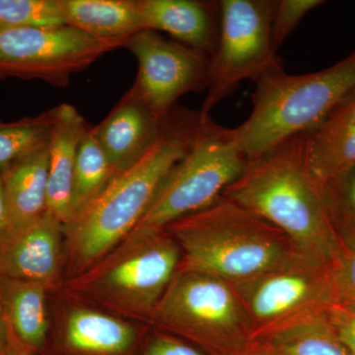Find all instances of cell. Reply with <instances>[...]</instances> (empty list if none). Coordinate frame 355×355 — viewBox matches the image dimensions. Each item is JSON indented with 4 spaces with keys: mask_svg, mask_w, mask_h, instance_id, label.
Wrapping results in <instances>:
<instances>
[{
    "mask_svg": "<svg viewBox=\"0 0 355 355\" xmlns=\"http://www.w3.org/2000/svg\"><path fill=\"white\" fill-rule=\"evenodd\" d=\"M2 28H4V27H2V26L0 25V29H2Z\"/></svg>",
    "mask_w": 355,
    "mask_h": 355,
    "instance_id": "836d02e7",
    "label": "cell"
},
{
    "mask_svg": "<svg viewBox=\"0 0 355 355\" xmlns=\"http://www.w3.org/2000/svg\"><path fill=\"white\" fill-rule=\"evenodd\" d=\"M230 355H259L256 352H254L251 347H248L247 349L243 350V352H236V354Z\"/></svg>",
    "mask_w": 355,
    "mask_h": 355,
    "instance_id": "d6a6232c",
    "label": "cell"
},
{
    "mask_svg": "<svg viewBox=\"0 0 355 355\" xmlns=\"http://www.w3.org/2000/svg\"><path fill=\"white\" fill-rule=\"evenodd\" d=\"M11 355H35L31 354V352H27V350L21 347L19 345H16L14 347L12 350V354Z\"/></svg>",
    "mask_w": 355,
    "mask_h": 355,
    "instance_id": "1f68e13d",
    "label": "cell"
},
{
    "mask_svg": "<svg viewBox=\"0 0 355 355\" xmlns=\"http://www.w3.org/2000/svg\"><path fill=\"white\" fill-rule=\"evenodd\" d=\"M164 231L181 250L179 270L207 273L229 284L303 259L279 228L225 197Z\"/></svg>",
    "mask_w": 355,
    "mask_h": 355,
    "instance_id": "3957f363",
    "label": "cell"
},
{
    "mask_svg": "<svg viewBox=\"0 0 355 355\" xmlns=\"http://www.w3.org/2000/svg\"><path fill=\"white\" fill-rule=\"evenodd\" d=\"M324 311L254 336L249 347L259 355H350Z\"/></svg>",
    "mask_w": 355,
    "mask_h": 355,
    "instance_id": "ffe728a7",
    "label": "cell"
},
{
    "mask_svg": "<svg viewBox=\"0 0 355 355\" xmlns=\"http://www.w3.org/2000/svg\"><path fill=\"white\" fill-rule=\"evenodd\" d=\"M114 177L106 154L88 128L79 144L72 189V218L97 198Z\"/></svg>",
    "mask_w": 355,
    "mask_h": 355,
    "instance_id": "7402d4cb",
    "label": "cell"
},
{
    "mask_svg": "<svg viewBox=\"0 0 355 355\" xmlns=\"http://www.w3.org/2000/svg\"><path fill=\"white\" fill-rule=\"evenodd\" d=\"M307 133L284 140L249 161L222 197L279 228L304 260L331 268L340 242L329 214L324 184L310 168Z\"/></svg>",
    "mask_w": 355,
    "mask_h": 355,
    "instance_id": "7a4b0ae2",
    "label": "cell"
},
{
    "mask_svg": "<svg viewBox=\"0 0 355 355\" xmlns=\"http://www.w3.org/2000/svg\"><path fill=\"white\" fill-rule=\"evenodd\" d=\"M324 4L323 0H275L272 20L273 49L279 51L303 18Z\"/></svg>",
    "mask_w": 355,
    "mask_h": 355,
    "instance_id": "484cf974",
    "label": "cell"
},
{
    "mask_svg": "<svg viewBox=\"0 0 355 355\" xmlns=\"http://www.w3.org/2000/svg\"><path fill=\"white\" fill-rule=\"evenodd\" d=\"M64 224L48 210L0 241V279L37 282L55 291L64 279Z\"/></svg>",
    "mask_w": 355,
    "mask_h": 355,
    "instance_id": "7c38bea8",
    "label": "cell"
},
{
    "mask_svg": "<svg viewBox=\"0 0 355 355\" xmlns=\"http://www.w3.org/2000/svg\"><path fill=\"white\" fill-rule=\"evenodd\" d=\"M123 48L139 64L130 90L159 121L177 106L182 96L207 91L210 65L207 53L148 30L128 38Z\"/></svg>",
    "mask_w": 355,
    "mask_h": 355,
    "instance_id": "8fae6325",
    "label": "cell"
},
{
    "mask_svg": "<svg viewBox=\"0 0 355 355\" xmlns=\"http://www.w3.org/2000/svg\"><path fill=\"white\" fill-rule=\"evenodd\" d=\"M147 324L207 355L243 352L254 336L251 320L231 284L191 270H178Z\"/></svg>",
    "mask_w": 355,
    "mask_h": 355,
    "instance_id": "8992f818",
    "label": "cell"
},
{
    "mask_svg": "<svg viewBox=\"0 0 355 355\" xmlns=\"http://www.w3.org/2000/svg\"><path fill=\"white\" fill-rule=\"evenodd\" d=\"M2 27L53 28L67 25L62 0H0Z\"/></svg>",
    "mask_w": 355,
    "mask_h": 355,
    "instance_id": "d4e9b609",
    "label": "cell"
},
{
    "mask_svg": "<svg viewBox=\"0 0 355 355\" xmlns=\"http://www.w3.org/2000/svg\"><path fill=\"white\" fill-rule=\"evenodd\" d=\"M69 302L57 355H137L142 334L132 322L104 311Z\"/></svg>",
    "mask_w": 355,
    "mask_h": 355,
    "instance_id": "4fadbf2b",
    "label": "cell"
},
{
    "mask_svg": "<svg viewBox=\"0 0 355 355\" xmlns=\"http://www.w3.org/2000/svg\"><path fill=\"white\" fill-rule=\"evenodd\" d=\"M51 289L24 280L0 279V315L20 347L35 354L50 331L46 297Z\"/></svg>",
    "mask_w": 355,
    "mask_h": 355,
    "instance_id": "d6986e66",
    "label": "cell"
},
{
    "mask_svg": "<svg viewBox=\"0 0 355 355\" xmlns=\"http://www.w3.org/2000/svg\"><path fill=\"white\" fill-rule=\"evenodd\" d=\"M333 302L355 310V250L340 244L331 268Z\"/></svg>",
    "mask_w": 355,
    "mask_h": 355,
    "instance_id": "4316f807",
    "label": "cell"
},
{
    "mask_svg": "<svg viewBox=\"0 0 355 355\" xmlns=\"http://www.w3.org/2000/svg\"><path fill=\"white\" fill-rule=\"evenodd\" d=\"M48 169L49 146L14 161L0 172L9 216L4 238L27 228L46 211Z\"/></svg>",
    "mask_w": 355,
    "mask_h": 355,
    "instance_id": "e0dca14e",
    "label": "cell"
},
{
    "mask_svg": "<svg viewBox=\"0 0 355 355\" xmlns=\"http://www.w3.org/2000/svg\"><path fill=\"white\" fill-rule=\"evenodd\" d=\"M160 121L130 89L108 116L93 128L114 176L144 155L157 135Z\"/></svg>",
    "mask_w": 355,
    "mask_h": 355,
    "instance_id": "9a60e30c",
    "label": "cell"
},
{
    "mask_svg": "<svg viewBox=\"0 0 355 355\" xmlns=\"http://www.w3.org/2000/svg\"><path fill=\"white\" fill-rule=\"evenodd\" d=\"M127 40L97 39L70 26L0 29V79L42 80L57 87Z\"/></svg>",
    "mask_w": 355,
    "mask_h": 355,
    "instance_id": "9c48e42d",
    "label": "cell"
},
{
    "mask_svg": "<svg viewBox=\"0 0 355 355\" xmlns=\"http://www.w3.org/2000/svg\"><path fill=\"white\" fill-rule=\"evenodd\" d=\"M139 355H207L196 345L164 331L154 330L142 343Z\"/></svg>",
    "mask_w": 355,
    "mask_h": 355,
    "instance_id": "83f0119b",
    "label": "cell"
},
{
    "mask_svg": "<svg viewBox=\"0 0 355 355\" xmlns=\"http://www.w3.org/2000/svg\"><path fill=\"white\" fill-rule=\"evenodd\" d=\"M55 125L49 142L46 210L67 225L72 218V189L79 144L87 123L70 104L55 107Z\"/></svg>",
    "mask_w": 355,
    "mask_h": 355,
    "instance_id": "2e32d148",
    "label": "cell"
},
{
    "mask_svg": "<svg viewBox=\"0 0 355 355\" xmlns=\"http://www.w3.org/2000/svg\"><path fill=\"white\" fill-rule=\"evenodd\" d=\"M9 227L8 209H7V202L6 198V191H4L3 181H2L1 174H0V241L3 239L6 235Z\"/></svg>",
    "mask_w": 355,
    "mask_h": 355,
    "instance_id": "4dcf8cb0",
    "label": "cell"
},
{
    "mask_svg": "<svg viewBox=\"0 0 355 355\" xmlns=\"http://www.w3.org/2000/svg\"><path fill=\"white\" fill-rule=\"evenodd\" d=\"M248 164L249 159L238 144L234 130L221 127L209 118L125 240L161 232L173 222L214 205Z\"/></svg>",
    "mask_w": 355,
    "mask_h": 355,
    "instance_id": "52a82bcc",
    "label": "cell"
},
{
    "mask_svg": "<svg viewBox=\"0 0 355 355\" xmlns=\"http://www.w3.org/2000/svg\"><path fill=\"white\" fill-rule=\"evenodd\" d=\"M67 25L97 39L128 40L144 31L139 0H62Z\"/></svg>",
    "mask_w": 355,
    "mask_h": 355,
    "instance_id": "44dd1931",
    "label": "cell"
},
{
    "mask_svg": "<svg viewBox=\"0 0 355 355\" xmlns=\"http://www.w3.org/2000/svg\"><path fill=\"white\" fill-rule=\"evenodd\" d=\"M16 345L19 343L16 342L6 321L0 315V355H11Z\"/></svg>",
    "mask_w": 355,
    "mask_h": 355,
    "instance_id": "f546056e",
    "label": "cell"
},
{
    "mask_svg": "<svg viewBox=\"0 0 355 355\" xmlns=\"http://www.w3.org/2000/svg\"><path fill=\"white\" fill-rule=\"evenodd\" d=\"M324 314L350 355H355V310L333 302Z\"/></svg>",
    "mask_w": 355,
    "mask_h": 355,
    "instance_id": "f1b7e54d",
    "label": "cell"
},
{
    "mask_svg": "<svg viewBox=\"0 0 355 355\" xmlns=\"http://www.w3.org/2000/svg\"><path fill=\"white\" fill-rule=\"evenodd\" d=\"M331 223L340 244L355 250V166L324 184Z\"/></svg>",
    "mask_w": 355,
    "mask_h": 355,
    "instance_id": "cb8c5ba5",
    "label": "cell"
},
{
    "mask_svg": "<svg viewBox=\"0 0 355 355\" xmlns=\"http://www.w3.org/2000/svg\"><path fill=\"white\" fill-rule=\"evenodd\" d=\"M307 155L315 176L327 184L355 166V92L307 133Z\"/></svg>",
    "mask_w": 355,
    "mask_h": 355,
    "instance_id": "ac0fdd59",
    "label": "cell"
},
{
    "mask_svg": "<svg viewBox=\"0 0 355 355\" xmlns=\"http://www.w3.org/2000/svg\"><path fill=\"white\" fill-rule=\"evenodd\" d=\"M181 257L166 231L125 240L85 272L62 280L55 292L69 302L147 324L179 270Z\"/></svg>",
    "mask_w": 355,
    "mask_h": 355,
    "instance_id": "5b68a950",
    "label": "cell"
},
{
    "mask_svg": "<svg viewBox=\"0 0 355 355\" xmlns=\"http://www.w3.org/2000/svg\"><path fill=\"white\" fill-rule=\"evenodd\" d=\"M253 108L233 128L249 161L284 140L316 130L355 92V51L328 69L291 76L284 69L254 81Z\"/></svg>",
    "mask_w": 355,
    "mask_h": 355,
    "instance_id": "277c9868",
    "label": "cell"
},
{
    "mask_svg": "<svg viewBox=\"0 0 355 355\" xmlns=\"http://www.w3.org/2000/svg\"><path fill=\"white\" fill-rule=\"evenodd\" d=\"M209 118L177 105L160 121L144 155L116 174L88 207L64 226V279L87 270L132 233Z\"/></svg>",
    "mask_w": 355,
    "mask_h": 355,
    "instance_id": "6da1fadb",
    "label": "cell"
},
{
    "mask_svg": "<svg viewBox=\"0 0 355 355\" xmlns=\"http://www.w3.org/2000/svg\"><path fill=\"white\" fill-rule=\"evenodd\" d=\"M275 0H221L220 32L210 57L207 95L200 110L209 116L245 80L284 69L272 42Z\"/></svg>",
    "mask_w": 355,
    "mask_h": 355,
    "instance_id": "ba28073f",
    "label": "cell"
},
{
    "mask_svg": "<svg viewBox=\"0 0 355 355\" xmlns=\"http://www.w3.org/2000/svg\"><path fill=\"white\" fill-rule=\"evenodd\" d=\"M57 109L12 123L0 121V172L14 161L49 146Z\"/></svg>",
    "mask_w": 355,
    "mask_h": 355,
    "instance_id": "603a6c76",
    "label": "cell"
},
{
    "mask_svg": "<svg viewBox=\"0 0 355 355\" xmlns=\"http://www.w3.org/2000/svg\"><path fill=\"white\" fill-rule=\"evenodd\" d=\"M331 268L300 259L231 284L251 320L253 338L299 318L323 312L334 301Z\"/></svg>",
    "mask_w": 355,
    "mask_h": 355,
    "instance_id": "30bf717a",
    "label": "cell"
},
{
    "mask_svg": "<svg viewBox=\"0 0 355 355\" xmlns=\"http://www.w3.org/2000/svg\"><path fill=\"white\" fill-rule=\"evenodd\" d=\"M144 31L167 33L179 43L209 57L220 32V1L139 0Z\"/></svg>",
    "mask_w": 355,
    "mask_h": 355,
    "instance_id": "5bb4252c",
    "label": "cell"
}]
</instances>
